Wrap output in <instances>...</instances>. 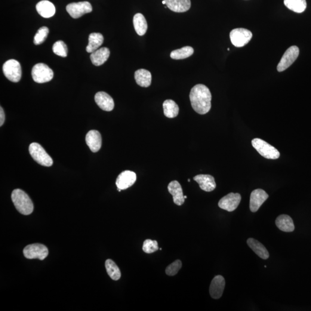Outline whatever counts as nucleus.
Instances as JSON below:
<instances>
[{
    "instance_id": "obj_1",
    "label": "nucleus",
    "mask_w": 311,
    "mask_h": 311,
    "mask_svg": "<svg viewBox=\"0 0 311 311\" xmlns=\"http://www.w3.org/2000/svg\"><path fill=\"white\" fill-rule=\"evenodd\" d=\"M190 100L193 109L199 115H206L211 109V92L205 85H195L190 91Z\"/></svg>"
},
{
    "instance_id": "obj_2",
    "label": "nucleus",
    "mask_w": 311,
    "mask_h": 311,
    "mask_svg": "<svg viewBox=\"0 0 311 311\" xmlns=\"http://www.w3.org/2000/svg\"><path fill=\"white\" fill-rule=\"evenodd\" d=\"M11 198L15 208L23 215L33 213V205L29 196L20 189H15L12 193Z\"/></svg>"
},
{
    "instance_id": "obj_3",
    "label": "nucleus",
    "mask_w": 311,
    "mask_h": 311,
    "mask_svg": "<svg viewBox=\"0 0 311 311\" xmlns=\"http://www.w3.org/2000/svg\"><path fill=\"white\" fill-rule=\"evenodd\" d=\"M29 152L35 162L45 167H51L53 160L49 156L41 145L33 143L29 147Z\"/></svg>"
},
{
    "instance_id": "obj_4",
    "label": "nucleus",
    "mask_w": 311,
    "mask_h": 311,
    "mask_svg": "<svg viewBox=\"0 0 311 311\" xmlns=\"http://www.w3.org/2000/svg\"><path fill=\"white\" fill-rule=\"evenodd\" d=\"M252 146L261 156L267 159H278L280 153L275 147L260 138H254L252 141Z\"/></svg>"
},
{
    "instance_id": "obj_5",
    "label": "nucleus",
    "mask_w": 311,
    "mask_h": 311,
    "mask_svg": "<svg viewBox=\"0 0 311 311\" xmlns=\"http://www.w3.org/2000/svg\"><path fill=\"white\" fill-rule=\"evenodd\" d=\"M32 75L33 81L38 83H45L51 81L53 78V70L47 65L37 64L33 67Z\"/></svg>"
},
{
    "instance_id": "obj_6",
    "label": "nucleus",
    "mask_w": 311,
    "mask_h": 311,
    "mask_svg": "<svg viewBox=\"0 0 311 311\" xmlns=\"http://www.w3.org/2000/svg\"><path fill=\"white\" fill-rule=\"evenodd\" d=\"M3 73L9 81L17 82L21 78V67L19 63L15 60H9L3 65Z\"/></svg>"
},
{
    "instance_id": "obj_7",
    "label": "nucleus",
    "mask_w": 311,
    "mask_h": 311,
    "mask_svg": "<svg viewBox=\"0 0 311 311\" xmlns=\"http://www.w3.org/2000/svg\"><path fill=\"white\" fill-rule=\"evenodd\" d=\"M24 257L29 260L38 259L39 260H44L48 257L49 251L45 246L39 243L28 245L23 249Z\"/></svg>"
},
{
    "instance_id": "obj_8",
    "label": "nucleus",
    "mask_w": 311,
    "mask_h": 311,
    "mask_svg": "<svg viewBox=\"0 0 311 311\" xmlns=\"http://www.w3.org/2000/svg\"><path fill=\"white\" fill-rule=\"evenodd\" d=\"M252 33L247 29H236L230 33V39L233 45L236 48H242L250 41Z\"/></svg>"
},
{
    "instance_id": "obj_9",
    "label": "nucleus",
    "mask_w": 311,
    "mask_h": 311,
    "mask_svg": "<svg viewBox=\"0 0 311 311\" xmlns=\"http://www.w3.org/2000/svg\"><path fill=\"white\" fill-rule=\"evenodd\" d=\"M66 9L70 16L74 18L81 17L92 11V5L88 1L70 3L66 6Z\"/></svg>"
},
{
    "instance_id": "obj_10",
    "label": "nucleus",
    "mask_w": 311,
    "mask_h": 311,
    "mask_svg": "<svg viewBox=\"0 0 311 311\" xmlns=\"http://www.w3.org/2000/svg\"><path fill=\"white\" fill-rule=\"evenodd\" d=\"M299 52V49L295 46H291L288 49L277 66V70L279 72H283L290 67L296 60Z\"/></svg>"
},
{
    "instance_id": "obj_11",
    "label": "nucleus",
    "mask_w": 311,
    "mask_h": 311,
    "mask_svg": "<svg viewBox=\"0 0 311 311\" xmlns=\"http://www.w3.org/2000/svg\"><path fill=\"white\" fill-rule=\"evenodd\" d=\"M242 197L239 193H230L223 197L218 202V206L228 212H233L238 207Z\"/></svg>"
},
{
    "instance_id": "obj_12",
    "label": "nucleus",
    "mask_w": 311,
    "mask_h": 311,
    "mask_svg": "<svg viewBox=\"0 0 311 311\" xmlns=\"http://www.w3.org/2000/svg\"><path fill=\"white\" fill-rule=\"evenodd\" d=\"M269 198L265 191L262 189H256L251 194L250 201H249V209L252 212H256Z\"/></svg>"
},
{
    "instance_id": "obj_13",
    "label": "nucleus",
    "mask_w": 311,
    "mask_h": 311,
    "mask_svg": "<svg viewBox=\"0 0 311 311\" xmlns=\"http://www.w3.org/2000/svg\"><path fill=\"white\" fill-rule=\"evenodd\" d=\"M137 180V175L131 171H125L120 174L116 180L118 189L124 190L133 185Z\"/></svg>"
},
{
    "instance_id": "obj_14",
    "label": "nucleus",
    "mask_w": 311,
    "mask_h": 311,
    "mask_svg": "<svg viewBox=\"0 0 311 311\" xmlns=\"http://www.w3.org/2000/svg\"><path fill=\"white\" fill-rule=\"evenodd\" d=\"M225 286H226V281L223 276H217L212 280L209 289V292L211 297L214 299H218L222 296Z\"/></svg>"
},
{
    "instance_id": "obj_15",
    "label": "nucleus",
    "mask_w": 311,
    "mask_h": 311,
    "mask_svg": "<svg viewBox=\"0 0 311 311\" xmlns=\"http://www.w3.org/2000/svg\"><path fill=\"white\" fill-rule=\"evenodd\" d=\"M95 102L101 110L111 112L115 108V101L110 95L104 92H98L95 95Z\"/></svg>"
},
{
    "instance_id": "obj_16",
    "label": "nucleus",
    "mask_w": 311,
    "mask_h": 311,
    "mask_svg": "<svg viewBox=\"0 0 311 311\" xmlns=\"http://www.w3.org/2000/svg\"><path fill=\"white\" fill-rule=\"evenodd\" d=\"M194 180L199 184L201 189L206 192H211L216 187L214 178L210 175H198L194 177Z\"/></svg>"
},
{
    "instance_id": "obj_17",
    "label": "nucleus",
    "mask_w": 311,
    "mask_h": 311,
    "mask_svg": "<svg viewBox=\"0 0 311 311\" xmlns=\"http://www.w3.org/2000/svg\"><path fill=\"white\" fill-rule=\"evenodd\" d=\"M169 193L173 196V201L175 204L180 206L184 202L182 188L180 183L177 180L172 181L168 186Z\"/></svg>"
},
{
    "instance_id": "obj_18",
    "label": "nucleus",
    "mask_w": 311,
    "mask_h": 311,
    "mask_svg": "<svg viewBox=\"0 0 311 311\" xmlns=\"http://www.w3.org/2000/svg\"><path fill=\"white\" fill-rule=\"evenodd\" d=\"M86 143L92 152H97L101 148V136L97 131L92 130L89 131L86 135Z\"/></svg>"
},
{
    "instance_id": "obj_19",
    "label": "nucleus",
    "mask_w": 311,
    "mask_h": 311,
    "mask_svg": "<svg viewBox=\"0 0 311 311\" xmlns=\"http://www.w3.org/2000/svg\"><path fill=\"white\" fill-rule=\"evenodd\" d=\"M165 5L171 11L182 13L189 11L191 7L190 0H164Z\"/></svg>"
},
{
    "instance_id": "obj_20",
    "label": "nucleus",
    "mask_w": 311,
    "mask_h": 311,
    "mask_svg": "<svg viewBox=\"0 0 311 311\" xmlns=\"http://www.w3.org/2000/svg\"><path fill=\"white\" fill-rule=\"evenodd\" d=\"M38 13L43 17L49 18L53 16L55 13V8L53 3L48 0H43L36 5Z\"/></svg>"
},
{
    "instance_id": "obj_21",
    "label": "nucleus",
    "mask_w": 311,
    "mask_h": 311,
    "mask_svg": "<svg viewBox=\"0 0 311 311\" xmlns=\"http://www.w3.org/2000/svg\"><path fill=\"white\" fill-rule=\"evenodd\" d=\"M110 55V51L107 48L98 49L91 54L90 58L94 65L98 66L105 63Z\"/></svg>"
},
{
    "instance_id": "obj_22",
    "label": "nucleus",
    "mask_w": 311,
    "mask_h": 311,
    "mask_svg": "<svg viewBox=\"0 0 311 311\" xmlns=\"http://www.w3.org/2000/svg\"><path fill=\"white\" fill-rule=\"evenodd\" d=\"M276 224L277 227L283 232H292L295 229L294 221L288 215H280L277 218Z\"/></svg>"
},
{
    "instance_id": "obj_23",
    "label": "nucleus",
    "mask_w": 311,
    "mask_h": 311,
    "mask_svg": "<svg viewBox=\"0 0 311 311\" xmlns=\"http://www.w3.org/2000/svg\"><path fill=\"white\" fill-rule=\"evenodd\" d=\"M134 78L137 84L140 87L147 88L152 82V75L148 70L141 69L134 73Z\"/></svg>"
},
{
    "instance_id": "obj_24",
    "label": "nucleus",
    "mask_w": 311,
    "mask_h": 311,
    "mask_svg": "<svg viewBox=\"0 0 311 311\" xmlns=\"http://www.w3.org/2000/svg\"><path fill=\"white\" fill-rule=\"evenodd\" d=\"M247 245L252 251L256 254L258 257L267 260L269 257V252L264 246L261 243L253 238H249L247 241Z\"/></svg>"
},
{
    "instance_id": "obj_25",
    "label": "nucleus",
    "mask_w": 311,
    "mask_h": 311,
    "mask_svg": "<svg viewBox=\"0 0 311 311\" xmlns=\"http://www.w3.org/2000/svg\"><path fill=\"white\" fill-rule=\"evenodd\" d=\"M88 45L86 50L89 53H93L100 47L104 42V37L100 33H92L89 36Z\"/></svg>"
},
{
    "instance_id": "obj_26",
    "label": "nucleus",
    "mask_w": 311,
    "mask_h": 311,
    "mask_svg": "<svg viewBox=\"0 0 311 311\" xmlns=\"http://www.w3.org/2000/svg\"><path fill=\"white\" fill-rule=\"evenodd\" d=\"M133 25L135 32L140 36H143L147 32V24L143 14H135L133 17Z\"/></svg>"
},
{
    "instance_id": "obj_27",
    "label": "nucleus",
    "mask_w": 311,
    "mask_h": 311,
    "mask_svg": "<svg viewBox=\"0 0 311 311\" xmlns=\"http://www.w3.org/2000/svg\"><path fill=\"white\" fill-rule=\"evenodd\" d=\"M163 110L164 115L169 118H174L178 115L180 108L174 100L168 99L163 103Z\"/></svg>"
},
{
    "instance_id": "obj_28",
    "label": "nucleus",
    "mask_w": 311,
    "mask_h": 311,
    "mask_svg": "<svg viewBox=\"0 0 311 311\" xmlns=\"http://www.w3.org/2000/svg\"><path fill=\"white\" fill-rule=\"evenodd\" d=\"M284 4L290 10L302 13L307 8L306 0H284Z\"/></svg>"
},
{
    "instance_id": "obj_29",
    "label": "nucleus",
    "mask_w": 311,
    "mask_h": 311,
    "mask_svg": "<svg viewBox=\"0 0 311 311\" xmlns=\"http://www.w3.org/2000/svg\"><path fill=\"white\" fill-rule=\"evenodd\" d=\"M194 49L190 46H185L180 49L172 51L170 57L174 60H183L192 56L194 53Z\"/></svg>"
},
{
    "instance_id": "obj_30",
    "label": "nucleus",
    "mask_w": 311,
    "mask_h": 311,
    "mask_svg": "<svg viewBox=\"0 0 311 311\" xmlns=\"http://www.w3.org/2000/svg\"><path fill=\"white\" fill-rule=\"evenodd\" d=\"M105 266L107 274L111 278L115 281H117L121 278V271L115 262L111 260H107L106 261Z\"/></svg>"
},
{
    "instance_id": "obj_31",
    "label": "nucleus",
    "mask_w": 311,
    "mask_h": 311,
    "mask_svg": "<svg viewBox=\"0 0 311 311\" xmlns=\"http://www.w3.org/2000/svg\"><path fill=\"white\" fill-rule=\"evenodd\" d=\"M49 33V30L47 27H42L38 30V32L34 36L33 43L36 45H39L42 44L47 38Z\"/></svg>"
},
{
    "instance_id": "obj_32",
    "label": "nucleus",
    "mask_w": 311,
    "mask_h": 311,
    "mask_svg": "<svg viewBox=\"0 0 311 311\" xmlns=\"http://www.w3.org/2000/svg\"><path fill=\"white\" fill-rule=\"evenodd\" d=\"M54 53L62 57H66L67 55V48L64 42L58 41L55 43L53 46Z\"/></svg>"
},
{
    "instance_id": "obj_33",
    "label": "nucleus",
    "mask_w": 311,
    "mask_h": 311,
    "mask_svg": "<svg viewBox=\"0 0 311 311\" xmlns=\"http://www.w3.org/2000/svg\"><path fill=\"white\" fill-rule=\"evenodd\" d=\"M144 252L147 254H151L159 249L158 243L156 240L147 239L145 240L143 246Z\"/></svg>"
},
{
    "instance_id": "obj_34",
    "label": "nucleus",
    "mask_w": 311,
    "mask_h": 311,
    "mask_svg": "<svg viewBox=\"0 0 311 311\" xmlns=\"http://www.w3.org/2000/svg\"><path fill=\"white\" fill-rule=\"evenodd\" d=\"M182 263L180 260H177L166 268L165 273L168 276H174L177 275L181 269Z\"/></svg>"
},
{
    "instance_id": "obj_35",
    "label": "nucleus",
    "mask_w": 311,
    "mask_h": 311,
    "mask_svg": "<svg viewBox=\"0 0 311 311\" xmlns=\"http://www.w3.org/2000/svg\"><path fill=\"white\" fill-rule=\"evenodd\" d=\"M5 116L4 110L1 107L0 108V126H2L4 124L5 121Z\"/></svg>"
},
{
    "instance_id": "obj_36",
    "label": "nucleus",
    "mask_w": 311,
    "mask_h": 311,
    "mask_svg": "<svg viewBox=\"0 0 311 311\" xmlns=\"http://www.w3.org/2000/svg\"><path fill=\"white\" fill-rule=\"evenodd\" d=\"M162 3H163V4H165V2L164 1V0H163Z\"/></svg>"
},
{
    "instance_id": "obj_37",
    "label": "nucleus",
    "mask_w": 311,
    "mask_h": 311,
    "mask_svg": "<svg viewBox=\"0 0 311 311\" xmlns=\"http://www.w3.org/2000/svg\"><path fill=\"white\" fill-rule=\"evenodd\" d=\"M184 199H186L187 198V196H184Z\"/></svg>"
},
{
    "instance_id": "obj_38",
    "label": "nucleus",
    "mask_w": 311,
    "mask_h": 311,
    "mask_svg": "<svg viewBox=\"0 0 311 311\" xmlns=\"http://www.w3.org/2000/svg\"><path fill=\"white\" fill-rule=\"evenodd\" d=\"M188 181H189V182H190V180H188Z\"/></svg>"
}]
</instances>
